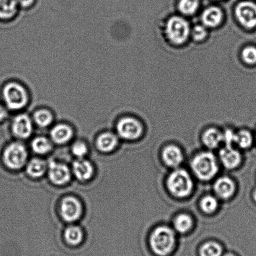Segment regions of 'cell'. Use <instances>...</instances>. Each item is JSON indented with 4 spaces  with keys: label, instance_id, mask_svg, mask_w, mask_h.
<instances>
[{
    "label": "cell",
    "instance_id": "cell-30",
    "mask_svg": "<svg viewBox=\"0 0 256 256\" xmlns=\"http://www.w3.org/2000/svg\"><path fill=\"white\" fill-rule=\"evenodd\" d=\"M243 60L248 64H253L256 62V49L253 47H248L242 53Z\"/></svg>",
    "mask_w": 256,
    "mask_h": 256
},
{
    "label": "cell",
    "instance_id": "cell-34",
    "mask_svg": "<svg viewBox=\"0 0 256 256\" xmlns=\"http://www.w3.org/2000/svg\"><path fill=\"white\" fill-rule=\"evenodd\" d=\"M35 0H17L18 4L24 8L31 7L34 4Z\"/></svg>",
    "mask_w": 256,
    "mask_h": 256
},
{
    "label": "cell",
    "instance_id": "cell-26",
    "mask_svg": "<svg viewBox=\"0 0 256 256\" xmlns=\"http://www.w3.org/2000/svg\"><path fill=\"white\" fill-rule=\"evenodd\" d=\"M200 4V0H180L178 8L182 14L190 15L197 11Z\"/></svg>",
    "mask_w": 256,
    "mask_h": 256
},
{
    "label": "cell",
    "instance_id": "cell-33",
    "mask_svg": "<svg viewBox=\"0 0 256 256\" xmlns=\"http://www.w3.org/2000/svg\"><path fill=\"white\" fill-rule=\"evenodd\" d=\"M236 134L232 130H227L223 134V140L226 144V146H232V145L235 143Z\"/></svg>",
    "mask_w": 256,
    "mask_h": 256
},
{
    "label": "cell",
    "instance_id": "cell-28",
    "mask_svg": "<svg viewBox=\"0 0 256 256\" xmlns=\"http://www.w3.org/2000/svg\"><path fill=\"white\" fill-rule=\"evenodd\" d=\"M218 206V200L212 195H206L203 197L200 202V209L208 214L214 212L217 209Z\"/></svg>",
    "mask_w": 256,
    "mask_h": 256
},
{
    "label": "cell",
    "instance_id": "cell-32",
    "mask_svg": "<svg viewBox=\"0 0 256 256\" xmlns=\"http://www.w3.org/2000/svg\"><path fill=\"white\" fill-rule=\"evenodd\" d=\"M207 32L204 27L197 25L192 29V36L196 41H200L206 37Z\"/></svg>",
    "mask_w": 256,
    "mask_h": 256
},
{
    "label": "cell",
    "instance_id": "cell-14",
    "mask_svg": "<svg viewBox=\"0 0 256 256\" xmlns=\"http://www.w3.org/2000/svg\"><path fill=\"white\" fill-rule=\"evenodd\" d=\"M72 171L78 179L84 182L91 179L94 175V169L89 161L84 159H79L74 163Z\"/></svg>",
    "mask_w": 256,
    "mask_h": 256
},
{
    "label": "cell",
    "instance_id": "cell-12",
    "mask_svg": "<svg viewBox=\"0 0 256 256\" xmlns=\"http://www.w3.org/2000/svg\"><path fill=\"white\" fill-rule=\"evenodd\" d=\"M220 161L227 169H233L237 167L242 161L240 153L232 146H226L220 152Z\"/></svg>",
    "mask_w": 256,
    "mask_h": 256
},
{
    "label": "cell",
    "instance_id": "cell-36",
    "mask_svg": "<svg viewBox=\"0 0 256 256\" xmlns=\"http://www.w3.org/2000/svg\"><path fill=\"white\" fill-rule=\"evenodd\" d=\"M224 256H236V255H235L234 254H230V253H229V254H226L224 255Z\"/></svg>",
    "mask_w": 256,
    "mask_h": 256
},
{
    "label": "cell",
    "instance_id": "cell-8",
    "mask_svg": "<svg viewBox=\"0 0 256 256\" xmlns=\"http://www.w3.org/2000/svg\"><path fill=\"white\" fill-rule=\"evenodd\" d=\"M82 206L78 200L74 197H64L60 205V214L67 222H74L81 217Z\"/></svg>",
    "mask_w": 256,
    "mask_h": 256
},
{
    "label": "cell",
    "instance_id": "cell-19",
    "mask_svg": "<svg viewBox=\"0 0 256 256\" xmlns=\"http://www.w3.org/2000/svg\"><path fill=\"white\" fill-rule=\"evenodd\" d=\"M222 140L223 134L214 128L207 130L202 135L203 143L210 149L218 147Z\"/></svg>",
    "mask_w": 256,
    "mask_h": 256
},
{
    "label": "cell",
    "instance_id": "cell-35",
    "mask_svg": "<svg viewBox=\"0 0 256 256\" xmlns=\"http://www.w3.org/2000/svg\"><path fill=\"white\" fill-rule=\"evenodd\" d=\"M8 117V111L5 107L0 105V122L4 121Z\"/></svg>",
    "mask_w": 256,
    "mask_h": 256
},
{
    "label": "cell",
    "instance_id": "cell-23",
    "mask_svg": "<svg viewBox=\"0 0 256 256\" xmlns=\"http://www.w3.org/2000/svg\"><path fill=\"white\" fill-rule=\"evenodd\" d=\"M192 225V218L189 215L180 214L175 218L174 226L178 232L186 233L189 231Z\"/></svg>",
    "mask_w": 256,
    "mask_h": 256
},
{
    "label": "cell",
    "instance_id": "cell-5",
    "mask_svg": "<svg viewBox=\"0 0 256 256\" xmlns=\"http://www.w3.org/2000/svg\"><path fill=\"white\" fill-rule=\"evenodd\" d=\"M27 157V151L24 145L14 142L5 148L2 154V161L5 166L9 169L18 170L25 164Z\"/></svg>",
    "mask_w": 256,
    "mask_h": 256
},
{
    "label": "cell",
    "instance_id": "cell-3",
    "mask_svg": "<svg viewBox=\"0 0 256 256\" xmlns=\"http://www.w3.org/2000/svg\"><path fill=\"white\" fill-rule=\"evenodd\" d=\"M167 185L173 195L182 198L188 196L192 193L193 182L186 170L177 169L168 177Z\"/></svg>",
    "mask_w": 256,
    "mask_h": 256
},
{
    "label": "cell",
    "instance_id": "cell-29",
    "mask_svg": "<svg viewBox=\"0 0 256 256\" xmlns=\"http://www.w3.org/2000/svg\"><path fill=\"white\" fill-rule=\"evenodd\" d=\"M235 143L239 145L240 148L246 149L252 144V135L247 130H242V131L236 134Z\"/></svg>",
    "mask_w": 256,
    "mask_h": 256
},
{
    "label": "cell",
    "instance_id": "cell-2",
    "mask_svg": "<svg viewBox=\"0 0 256 256\" xmlns=\"http://www.w3.org/2000/svg\"><path fill=\"white\" fill-rule=\"evenodd\" d=\"M192 167L195 175L202 180L212 179L218 171L216 159L210 152H203L196 155L192 159Z\"/></svg>",
    "mask_w": 256,
    "mask_h": 256
},
{
    "label": "cell",
    "instance_id": "cell-17",
    "mask_svg": "<svg viewBox=\"0 0 256 256\" xmlns=\"http://www.w3.org/2000/svg\"><path fill=\"white\" fill-rule=\"evenodd\" d=\"M118 142V140L116 135L112 133L106 132L98 137L96 145L100 151L110 152L116 148Z\"/></svg>",
    "mask_w": 256,
    "mask_h": 256
},
{
    "label": "cell",
    "instance_id": "cell-27",
    "mask_svg": "<svg viewBox=\"0 0 256 256\" xmlns=\"http://www.w3.org/2000/svg\"><path fill=\"white\" fill-rule=\"evenodd\" d=\"M34 120L40 127H46L51 124L52 115L49 110L41 109L34 113Z\"/></svg>",
    "mask_w": 256,
    "mask_h": 256
},
{
    "label": "cell",
    "instance_id": "cell-21",
    "mask_svg": "<svg viewBox=\"0 0 256 256\" xmlns=\"http://www.w3.org/2000/svg\"><path fill=\"white\" fill-rule=\"evenodd\" d=\"M64 239L68 244L71 245H78L82 242L84 234L81 229L74 225L66 228L64 231Z\"/></svg>",
    "mask_w": 256,
    "mask_h": 256
},
{
    "label": "cell",
    "instance_id": "cell-1",
    "mask_svg": "<svg viewBox=\"0 0 256 256\" xmlns=\"http://www.w3.org/2000/svg\"><path fill=\"white\" fill-rule=\"evenodd\" d=\"M150 248L158 256H167L174 250L176 237L174 231L170 227L160 226L154 230L150 235Z\"/></svg>",
    "mask_w": 256,
    "mask_h": 256
},
{
    "label": "cell",
    "instance_id": "cell-7",
    "mask_svg": "<svg viewBox=\"0 0 256 256\" xmlns=\"http://www.w3.org/2000/svg\"><path fill=\"white\" fill-rule=\"evenodd\" d=\"M117 131L122 139L132 140L142 135V127L138 120L132 117H124L117 124Z\"/></svg>",
    "mask_w": 256,
    "mask_h": 256
},
{
    "label": "cell",
    "instance_id": "cell-37",
    "mask_svg": "<svg viewBox=\"0 0 256 256\" xmlns=\"http://www.w3.org/2000/svg\"><path fill=\"white\" fill-rule=\"evenodd\" d=\"M254 199L256 200V190H255V192H254Z\"/></svg>",
    "mask_w": 256,
    "mask_h": 256
},
{
    "label": "cell",
    "instance_id": "cell-4",
    "mask_svg": "<svg viewBox=\"0 0 256 256\" xmlns=\"http://www.w3.org/2000/svg\"><path fill=\"white\" fill-rule=\"evenodd\" d=\"M2 97L7 107L12 110L22 109L28 102L26 90L16 82H10L5 85Z\"/></svg>",
    "mask_w": 256,
    "mask_h": 256
},
{
    "label": "cell",
    "instance_id": "cell-10",
    "mask_svg": "<svg viewBox=\"0 0 256 256\" xmlns=\"http://www.w3.org/2000/svg\"><path fill=\"white\" fill-rule=\"evenodd\" d=\"M48 175L51 181L58 185L66 184L71 178L68 167L54 161L49 163Z\"/></svg>",
    "mask_w": 256,
    "mask_h": 256
},
{
    "label": "cell",
    "instance_id": "cell-9",
    "mask_svg": "<svg viewBox=\"0 0 256 256\" xmlns=\"http://www.w3.org/2000/svg\"><path fill=\"white\" fill-rule=\"evenodd\" d=\"M236 15L240 24L248 28L256 26V5L252 2H242L237 5Z\"/></svg>",
    "mask_w": 256,
    "mask_h": 256
},
{
    "label": "cell",
    "instance_id": "cell-25",
    "mask_svg": "<svg viewBox=\"0 0 256 256\" xmlns=\"http://www.w3.org/2000/svg\"><path fill=\"white\" fill-rule=\"evenodd\" d=\"M32 149L37 154H44L52 149V144L46 138L40 137L32 140Z\"/></svg>",
    "mask_w": 256,
    "mask_h": 256
},
{
    "label": "cell",
    "instance_id": "cell-15",
    "mask_svg": "<svg viewBox=\"0 0 256 256\" xmlns=\"http://www.w3.org/2000/svg\"><path fill=\"white\" fill-rule=\"evenodd\" d=\"M162 157L165 164L170 167L179 166L183 160L182 150L174 145L165 147L162 153Z\"/></svg>",
    "mask_w": 256,
    "mask_h": 256
},
{
    "label": "cell",
    "instance_id": "cell-13",
    "mask_svg": "<svg viewBox=\"0 0 256 256\" xmlns=\"http://www.w3.org/2000/svg\"><path fill=\"white\" fill-rule=\"evenodd\" d=\"M214 189L218 197L222 199H228L234 194L236 186L234 182L230 178L222 177L216 181Z\"/></svg>",
    "mask_w": 256,
    "mask_h": 256
},
{
    "label": "cell",
    "instance_id": "cell-24",
    "mask_svg": "<svg viewBox=\"0 0 256 256\" xmlns=\"http://www.w3.org/2000/svg\"><path fill=\"white\" fill-rule=\"evenodd\" d=\"M222 249L218 243L209 241L204 243L200 247V256H222Z\"/></svg>",
    "mask_w": 256,
    "mask_h": 256
},
{
    "label": "cell",
    "instance_id": "cell-18",
    "mask_svg": "<svg viewBox=\"0 0 256 256\" xmlns=\"http://www.w3.org/2000/svg\"><path fill=\"white\" fill-rule=\"evenodd\" d=\"M72 130L69 125L59 124L52 128L51 137L52 140L57 144H64L71 139Z\"/></svg>",
    "mask_w": 256,
    "mask_h": 256
},
{
    "label": "cell",
    "instance_id": "cell-11",
    "mask_svg": "<svg viewBox=\"0 0 256 256\" xmlns=\"http://www.w3.org/2000/svg\"><path fill=\"white\" fill-rule=\"evenodd\" d=\"M31 119L27 115L20 114L14 118L12 124V130L16 137L25 139L32 132Z\"/></svg>",
    "mask_w": 256,
    "mask_h": 256
},
{
    "label": "cell",
    "instance_id": "cell-31",
    "mask_svg": "<svg viewBox=\"0 0 256 256\" xmlns=\"http://www.w3.org/2000/svg\"><path fill=\"white\" fill-rule=\"evenodd\" d=\"M72 152L75 156L82 159L87 154L88 148L86 145L82 142H77L74 143L72 147Z\"/></svg>",
    "mask_w": 256,
    "mask_h": 256
},
{
    "label": "cell",
    "instance_id": "cell-20",
    "mask_svg": "<svg viewBox=\"0 0 256 256\" xmlns=\"http://www.w3.org/2000/svg\"><path fill=\"white\" fill-rule=\"evenodd\" d=\"M17 0H0V19L9 20L16 14Z\"/></svg>",
    "mask_w": 256,
    "mask_h": 256
},
{
    "label": "cell",
    "instance_id": "cell-6",
    "mask_svg": "<svg viewBox=\"0 0 256 256\" xmlns=\"http://www.w3.org/2000/svg\"><path fill=\"white\" fill-rule=\"evenodd\" d=\"M166 34L172 43L177 45L182 44L189 37L190 25L182 18L173 17L167 23Z\"/></svg>",
    "mask_w": 256,
    "mask_h": 256
},
{
    "label": "cell",
    "instance_id": "cell-16",
    "mask_svg": "<svg viewBox=\"0 0 256 256\" xmlns=\"http://www.w3.org/2000/svg\"><path fill=\"white\" fill-rule=\"evenodd\" d=\"M202 19L206 27H217L220 24L222 19V10L215 7L208 8L202 13Z\"/></svg>",
    "mask_w": 256,
    "mask_h": 256
},
{
    "label": "cell",
    "instance_id": "cell-22",
    "mask_svg": "<svg viewBox=\"0 0 256 256\" xmlns=\"http://www.w3.org/2000/svg\"><path fill=\"white\" fill-rule=\"evenodd\" d=\"M46 170V165L44 160L34 159L29 162L26 167V171L32 177H42Z\"/></svg>",
    "mask_w": 256,
    "mask_h": 256
}]
</instances>
